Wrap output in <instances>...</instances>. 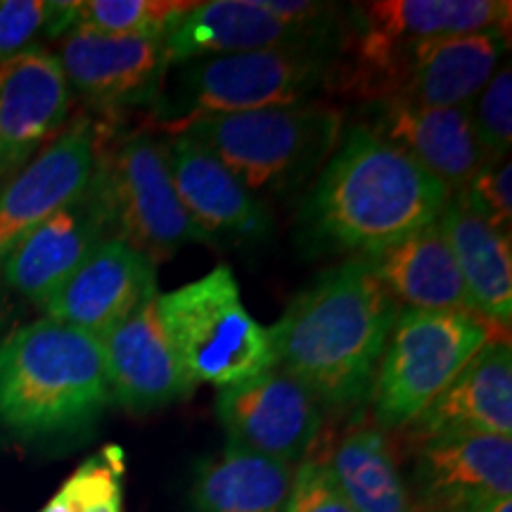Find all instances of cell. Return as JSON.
<instances>
[{
	"label": "cell",
	"mask_w": 512,
	"mask_h": 512,
	"mask_svg": "<svg viewBox=\"0 0 512 512\" xmlns=\"http://www.w3.org/2000/svg\"><path fill=\"white\" fill-rule=\"evenodd\" d=\"M399 311L368 259L351 256L320 273L266 328L275 366L297 377L323 408L366 406Z\"/></svg>",
	"instance_id": "6da1fadb"
},
{
	"label": "cell",
	"mask_w": 512,
	"mask_h": 512,
	"mask_svg": "<svg viewBox=\"0 0 512 512\" xmlns=\"http://www.w3.org/2000/svg\"><path fill=\"white\" fill-rule=\"evenodd\" d=\"M448 192L432 174L368 128L342 133L297 214L311 254L370 256L437 221Z\"/></svg>",
	"instance_id": "7a4b0ae2"
},
{
	"label": "cell",
	"mask_w": 512,
	"mask_h": 512,
	"mask_svg": "<svg viewBox=\"0 0 512 512\" xmlns=\"http://www.w3.org/2000/svg\"><path fill=\"white\" fill-rule=\"evenodd\" d=\"M112 403L98 337L43 316L0 339V432L8 437H81Z\"/></svg>",
	"instance_id": "3957f363"
},
{
	"label": "cell",
	"mask_w": 512,
	"mask_h": 512,
	"mask_svg": "<svg viewBox=\"0 0 512 512\" xmlns=\"http://www.w3.org/2000/svg\"><path fill=\"white\" fill-rule=\"evenodd\" d=\"M337 43L202 57L166 69L152 124L174 136L190 121L316 102L328 93Z\"/></svg>",
	"instance_id": "277c9868"
},
{
	"label": "cell",
	"mask_w": 512,
	"mask_h": 512,
	"mask_svg": "<svg viewBox=\"0 0 512 512\" xmlns=\"http://www.w3.org/2000/svg\"><path fill=\"white\" fill-rule=\"evenodd\" d=\"M508 0H373L342 10L328 93L387 100L401 60L430 38L510 29Z\"/></svg>",
	"instance_id": "5b68a950"
},
{
	"label": "cell",
	"mask_w": 512,
	"mask_h": 512,
	"mask_svg": "<svg viewBox=\"0 0 512 512\" xmlns=\"http://www.w3.org/2000/svg\"><path fill=\"white\" fill-rule=\"evenodd\" d=\"M178 133L207 147L259 200L318 176L342 138L344 112L316 100L195 119Z\"/></svg>",
	"instance_id": "8992f818"
},
{
	"label": "cell",
	"mask_w": 512,
	"mask_h": 512,
	"mask_svg": "<svg viewBox=\"0 0 512 512\" xmlns=\"http://www.w3.org/2000/svg\"><path fill=\"white\" fill-rule=\"evenodd\" d=\"M166 335L192 382L233 387L275 366L271 337L242 304L240 285L219 264L200 280L157 294Z\"/></svg>",
	"instance_id": "52a82bcc"
},
{
	"label": "cell",
	"mask_w": 512,
	"mask_h": 512,
	"mask_svg": "<svg viewBox=\"0 0 512 512\" xmlns=\"http://www.w3.org/2000/svg\"><path fill=\"white\" fill-rule=\"evenodd\" d=\"M494 325L475 313L401 309L377 363L370 408L384 432H399L456 380Z\"/></svg>",
	"instance_id": "ba28073f"
},
{
	"label": "cell",
	"mask_w": 512,
	"mask_h": 512,
	"mask_svg": "<svg viewBox=\"0 0 512 512\" xmlns=\"http://www.w3.org/2000/svg\"><path fill=\"white\" fill-rule=\"evenodd\" d=\"M98 176L110 204L112 238L128 242L155 264L185 245H214L178 200L164 140L147 131L107 143L102 136Z\"/></svg>",
	"instance_id": "9c48e42d"
},
{
	"label": "cell",
	"mask_w": 512,
	"mask_h": 512,
	"mask_svg": "<svg viewBox=\"0 0 512 512\" xmlns=\"http://www.w3.org/2000/svg\"><path fill=\"white\" fill-rule=\"evenodd\" d=\"M216 418L228 444L297 467L323 430L325 408L287 370L273 366L216 396Z\"/></svg>",
	"instance_id": "30bf717a"
},
{
	"label": "cell",
	"mask_w": 512,
	"mask_h": 512,
	"mask_svg": "<svg viewBox=\"0 0 512 512\" xmlns=\"http://www.w3.org/2000/svg\"><path fill=\"white\" fill-rule=\"evenodd\" d=\"M107 238H112V216L95 166L91 183L38 223L0 261V283L19 299L43 309Z\"/></svg>",
	"instance_id": "8fae6325"
},
{
	"label": "cell",
	"mask_w": 512,
	"mask_h": 512,
	"mask_svg": "<svg viewBox=\"0 0 512 512\" xmlns=\"http://www.w3.org/2000/svg\"><path fill=\"white\" fill-rule=\"evenodd\" d=\"M72 93L102 114L152 110L169 69L162 36H107L74 29L57 53Z\"/></svg>",
	"instance_id": "7c38bea8"
},
{
	"label": "cell",
	"mask_w": 512,
	"mask_h": 512,
	"mask_svg": "<svg viewBox=\"0 0 512 512\" xmlns=\"http://www.w3.org/2000/svg\"><path fill=\"white\" fill-rule=\"evenodd\" d=\"M102 133L86 114H79L55 140L43 147L0 190V261L38 223L74 200L91 183L98 166Z\"/></svg>",
	"instance_id": "4fadbf2b"
},
{
	"label": "cell",
	"mask_w": 512,
	"mask_h": 512,
	"mask_svg": "<svg viewBox=\"0 0 512 512\" xmlns=\"http://www.w3.org/2000/svg\"><path fill=\"white\" fill-rule=\"evenodd\" d=\"M72 88L55 53L34 46L0 64V185L64 131Z\"/></svg>",
	"instance_id": "5bb4252c"
},
{
	"label": "cell",
	"mask_w": 512,
	"mask_h": 512,
	"mask_svg": "<svg viewBox=\"0 0 512 512\" xmlns=\"http://www.w3.org/2000/svg\"><path fill=\"white\" fill-rule=\"evenodd\" d=\"M157 294L155 261L124 240L107 238L43 311L48 318L102 339Z\"/></svg>",
	"instance_id": "9a60e30c"
},
{
	"label": "cell",
	"mask_w": 512,
	"mask_h": 512,
	"mask_svg": "<svg viewBox=\"0 0 512 512\" xmlns=\"http://www.w3.org/2000/svg\"><path fill=\"white\" fill-rule=\"evenodd\" d=\"M408 448L444 437H512V351L491 339L430 406L401 427Z\"/></svg>",
	"instance_id": "2e32d148"
},
{
	"label": "cell",
	"mask_w": 512,
	"mask_h": 512,
	"mask_svg": "<svg viewBox=\"0 0 512 512\" xmlns=\"http://www.w3.org/2000/svg\"><path fill=\"white\" fill-rule=\"evenodd\" d=\"M358 126L411 157L451 195L484 166L472 126V105L418 107L401 100H375L363 105Z\"/></svg>",
	"instance_id": "e0dca14e"
},
{
	"label": "cell",
	"mask_w": 512,
	"mask_h": 512,
	"mask_svg": "<svg viewBox=\"0 0 512 512\" xmlns=\"http://www.w3.org/2000/svg\"><path fill=\"white\" fill-rule=\"evenodd\" d=\"M166 164L183 209L214 242L264 240L273 221L266 204L249 192L221 159L195 138L176 133L164 140Z\"/></svg>",
	"instance_id": "ac0fdd59"
},
{
	"label": "cell",
	"mask_w": 512,
	"mask_h": 512,
	"mask_svg": "<svg viewBox=\"0 0 512 512\" xmlns=\"http://www.w3.org/2000/svg\"><path fill=\"white\" fill-rule=\"evenodd\" d=\"M112 401L131 413H152L185 401L195 382L185 373L157 311V297L102 337Z\"/></svg>",
	"instance_id": "d6986e66"
},
{
	"label": "cell",
	"mask_w": 512,
	"mask_h": 512,
	"mask_svg": "<svg viewBox=\"0 0 512 512\" xmlns=\"http://www.w3.org/2000/svg\"><path fill=\"white\" fill-rule=\"evenodd\" d=\"M411 451L406 482L422 512H451L482 498L512 496L510 437H444Z\"/></svg>",
	"instance_id": "ffe728a7"
},
{
	"label": "cell",
	"mask_w": 512,
	"mask_h": 512,
	"mask_svg": "<svg viewBox=\"0 0 512 512\" xmlns=\"http://www.w3.org/2000/svg\"><path fill=\"white\" fill-rule=\"evenodd\" d=\"M510 48V29L430 38L403 62L394 95L418 107H467L477 100Z\"/></svg>",
	"instance_id": "44dd1931"
},
{
	"label": "cell",
	"mask_w": 512,
	"mask_h": 512,
	"mask_svg": "<svg viewBox=\"0 0 512 512\" xmlns=\"http://www.w3.org/2000/svg\"><path fill=\"white\" fill-rule=\"evenodd\" d=\"M169 67L202 57L240 55L254 50L320 46L337 38H316L275 19L261 0H209L171 24L162 36Z\"/></svg>",
	"instance_id": "7402d4cb"
},
{
	"label": "cell",
	"mask_w": 512,
	"mask_h": 512,
	"mask_svg": "<svg viewBox=\"0 0 512 512\" xmlns=\"http://www.w3.org/2000/svg\"><path fill=\"white\" fill-rule=\"evenodd\" d=\"M363 259H368L377 280L392 294L399 309L475 313L439 221L427 223L396 245Z\"/></svg>",
	"instance_id": "603a6c76"
},
{
	"label": "cell",
	"mask_w": 512,
	"mask_h": 512,
	"mask_svg": "<svg viewBox=\"0 0 512 512\" xmlns=\"http://www.w3.org/2000/svg\"><path fill=\"white\" fill-rule=\"evenodd\" d=\"M437 221L456 256L475 313L496 330H508L512 323L510 235L479 219L453 195Z\"/></svg>",
	"instance_id": "cb8c5ba5"
},
{
	"label": "cell",
	"mask_w": 512,
	"mask_h": 512,
	"mask_svg": "<svg viewBox=\"0 0 512 512\" xmlns=\"http://www.w3.org/2000/svg\"><path fill=\"white\" fill-rule=\"evenodd\" d=\"M297 467L226 444L197 465L190 512H283Z\"/></svg>",
	"instance_id": "d4e9b609"
},
{
	"label": "cell",
	"mask_w": 512,
	"mask_h": 512,
	"mask_svg": "<svg viewBox=\"0 0 512 512\" xmlns=\"http://www.w3.org/2000/svg\"><path fill=\"white\" fill-rule=\"evenodd\" d=\"M354 512H413V498L389 434L361 422L342 434L325 456Z\"/></svg>",
	"instance_id": "484cf974"
},
{
	"label": "cell",
	"mask_w": 512,
	"mask_h": 512,
	"mask_svg": "<svg viewBox=\"0 0 512 512\" xmlns=\"http://www.w3.org/2000/svg\"><path fill=\"white\" fill-rule=\"evenodd\" d=\"M126 453L110 444L88 456L38 512H124Z\"/></svg>",
	"instance_id": "4316f807"
},
{
	"label": "cell",
	"mask_w": 512,
	"mask_h": 512,
	"mask_svg": "<svg viewBox=\"0 0 512 512\" xmlns=\"http://www.w3.org/2000/svg\"><path fill=\"white\" fill-rule=\"evenodd\" d=\"M190 8L192 3L178 0H83L76 3L74 29L107 36H164Z\"/></svg>",
	"instance_id": "83f0119b"
},
{
	"label": "cell",
	"mask_w": 512,
	"mask_h": 512,
	"mask_svg": "<svg viewBox=\"0 0 512 512\" xmlns=\"http://www.w3.org/2000/svg\"><path fill=\"white\" fill-rule=\"evenodd\" d=\"M472 126L484 164L508 159L512 145V69H498L472 102Z\"/></svg>",
	"instance_id": "f1b7e54d"
},
{
	"label": "cell",
	"mask_w": 512,
	"mask_h": 512,
	"mask_svg": "<svg viewBox=\"0 0 512 512\" xmlns=\"http://www.w3.org/2000/svg\"><path fill=\"white\" fill-rule=\"evenodd\" d=\"M472 214L510 235L512 226V164L510 159L489 162L477 171L465 188L453 192Z\"/></svg>",
	"instance_id": "f546056e"
},
{
	"label": "cell",
	"mask_w": 512,
	"mask_h": 512,
	"mask_svg": "<svg viewBox=\"0 0 512 512\" xmlns=\"http://www.w3.org/2000/svg\"><path fill=\"white\" fill-rule=\"evenodd\" d=\"M283 512H354L332 477L325 456L304 458L297 465Z\"/></svg>",
	"instance_id": "4dcf8cb0"
},
{
	"label": "cell",
	"mask_w": 512,
	"mask_h": 512,
	"mask_svg": "<svg viewBox=\"0 0 512 512\" xmlns=\"http://www.w3.org/2000/svg\"><path fill=\"white\" fill-rule=\"evenodd\" d=\"M50 3L43 0H0V64L34 48L36 36L48 29Z\"/></svg>",
	"instance_id": "1f68e13d"
},
{
	"label": "cell",
	"mask_w": 512,
	"mask_h": 512,
	"mask_svg": "<svg viewBox=\"0 0 512 512\" xmlns=\"http://www.w3.org/2000/svg\"><path fill=\"white\" fill-rule=\"evenodd\" d=\"M451 512H512V496H491L482 501H472Z\"/></svg>",
	"instance_id": "d6a6232c"
},
{
	"label": "cell",
	"mask_w": 512,
	"mask_h": 512,
	"mask_svg": "<svg viewBox=\"0 0 512 512\" xmlns=\"http://www.w3.org/2000/svg\"><path fill=\"white\" fill-rule=\"evenodd\" d=\"M413 512H422V510H420V508H415V510H413Z\"/></svg>",
	"instance_id": "836d02e7"
}]
</instances>
